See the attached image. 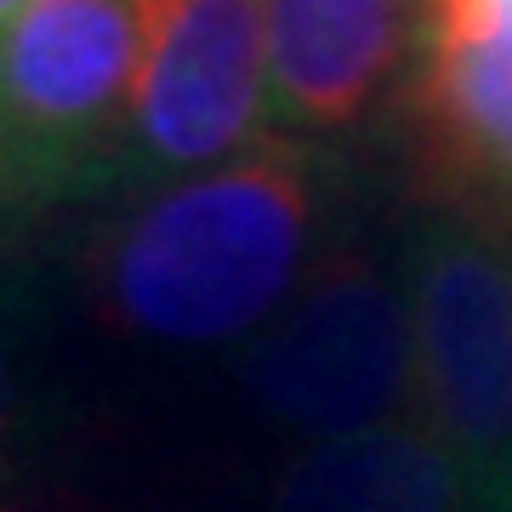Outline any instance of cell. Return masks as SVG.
I'll use <instances>...</instances> for the list:
<instances>
[{"label":"cell","mask_w":512,"mask_h":512,"mask_svg":"<svg viewBox=\"0 0 512 512\" xmlns=\"http://www.w3.org/2000/svg\"><path fill=\"white\" fill-rule=\"evenodd\" d=\"M325 194V160L302 137H262L228 165L148 188L80 256L86 308L148 348L245 342L319 262Z\"/></svg>","instance_id":"obj_1"},{"label":"cell","mask_w":512,"mask_h":512,"mask_svg":"<svg viewBox=\"0 0 512 512\" xmlns=\"http://www.w3.org/2000/svg\"><path fill=\"white\" fill-rule=\"evenodd\" d=\"M416 319V416L467 478L473 512H512V222L456 205L404 239Z\"/></svg>","instance_id":"obj_2"},{"label":"cell","mask_w":512,"mask_h":512,"mask_svg":"<svg viewBox=\"0 0 512 512\" xmlns=\"http://www.w3.org/2000/svg\"><path fill=\"white\" fill-rule=\"evenodd\" d=\"M239 382L256 421L325 444L416 410V319L404 274L365 245H325L291 302L251 336Z\"/></svg>","instance_id":"obj_3"},{"label":"cell","mask_w":512,"mask_h":512,"mask_svg":"<svg viewBox=\"0 0 512 512\" xmlns=\"http://www.w3.org/2000/svg\"><path fill=\"white\" fill-rule=\"evenodd\" d=\"M148 0H29L0 29V211L114 183Z\"/></svg>","instance_id":"obj_4"},{"label":"cell","mask_w":512,"mask_h":512,"mask_svg":"<svg viewBox=\"0 0 512 512\" xmlns=\"http://www.w3.org/2000/svg\"><path fill=\"white\" fill-rule=\"evenodd\" d=\"M268 120L262 0H148L114 183L160 188L228 165L262 143Z\"/></svg>","instance_id":"obj_5"},{"label":"cell","mask_w":512,"mask_h":512,"mask_svg":"<svg viewBox=\"0 0 512 512\" xmlns=\"http://www.w3.org/2000/svg\"><path fill=\"white\" fill-rule=\"evenodd\" d=\"M410 126L433 205L512 222V0H421Z\"/></svg>","instance_id":"obj_6"},{"label":"cell","mask_w":512,"mask_h":512,"mask_svg":"<svg viewBox=\"0 0 512 512\" xmlns=\"http://www.w3.org/2000/svg\"><path fill=\"white\" fill-rule=\"evenodd\" d=\"M421 0H262L268 114L285 137L359 126L416 57Z\"/></svg>","instance_id":"obj_7"},{"label":"cell","mask_w":512,"mask_h":512,"mask_svg":"<svg viewBox=\"0 0 512 512\" xmlns=\"http://www.w3.org/2000/svg\"><path fill=\"white\" fill-rule=\"evenodd\" d=\"M268 512H473V495L433 427L404 416L308 444L279 473Z\"/></svg>","instance_id":"obj_8"},{"label":"cell","mask_w":512,"mask_h":512,"mask_svg":"<svg viewBox=\"0 0 512 512\" xmlns=\"http://www.w3.org/2000/svg\"><path fill=\"white\" fill-rule=\"evenodd\" d=\"M23 427H29V359H23L18 308L0 291V490H12L18 478Z\"/></svg>","instance_id":"obj_9"},{"label":"cell","mask_w":512,"mask_h":512,"mask_svg":"<svg viewBox=\"0 0 512 512\" xmlns=\"http://www.w3.org/2000/svg\"><path fill=\"white\" fill-rule=\"evenodd\" d=\"M0 512H86L69 490H52V484H12L0 490Z\"/></svg>","instance_id":"obj_10"},{"label":"cell","mask_w":512,"mask_h":512,"mask_svg":"<svg viewBox=\"0 0 512 512\" xmlns=\"http://www.w3.org/2000/svg\"><path fill=\"white\" fill-rule=\"evenodd\" d=\"M23 6H29V0H0V29H6V23H12V18H18V12H23Z\"/></svg>","instance_id":"obj_11"}]
</instances>
